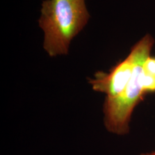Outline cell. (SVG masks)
Listing matches in <instances>:
<instances>
[{
    "instance_id": "cell-1",
    "label": "cell",
    "mask_w": 155,
    "mask_h": 155,
    "mask_svg": "<svg viewBox=\"0 0 155 155\" xmlns=\"http://www.w3.org/2000/svg\"><path fill=\"white\" fill-rule=\"evenodd\" d=\"M86 0H45L39 25L44 33L43 48L50 57L66 55L70 45L89 22Z\"/></svg>"
},
{
    "instance_id": "cell-2",
    "label": "cell",
    "mask_w": 155,
    "mask_h": 155,
    "mask_svg": "<svg viewBox=\"0 0 155 155\" xmlns=\"http://www.w3.org/2000/svg\"><path fill=\"white\" fill-rule=\"evenodd\" d=\"M154 40L149 35L133 47L130 52L134 58L133 74L121 94L113 98H105L103 106L104 125L110 133L125 135L129 132V122L136 106L143 100V64L150 56Z\"/></svg>"
},
{
    "instance_id": "cell-3",
    "label": "cell",
    "mask_w": 155,
    "mask_h": 155,
    "mask_svg": "<svg viewBox=\"0 0 155 155\" xmlns=\"http://www.w3.org/2000/svg\"><path fill=\"white\" fill-rule=\"evenodd\" d=\"M134 66L131 52L122 61L113 67L108 73L98 71L88 79L93 90L106 94V98H113L122 93L129 82Z\"/></svg>"
},
{
    "instance_id": "cell-4",
    "label": "cell",
    "mask_w": 155,
    "mask_h": 155,
    "mask_svg": "<svg viewBox=\"0 0 155 155\" xmlns=\"http://www.w3.org/2000/svg\"><path fill=\"white\" fill-rule=\"evenodd\" d=\"M143 86L145 94L155 93V77L148 75L144 72L143 76Z\"/></svg>"
},
{
    "instance_id": "cell-5",
    "label": "cell",
    "mask_w": 155,
    "mask_h": 155,
    "mask_svg": "<svg viewBox=\"0 0 155 155\" xmlns=\"http://www.w3.org/2000/svg\"><path fill=\"white\" fill-rule=\"evenodd\" d=\"M143 70L145 74L155 77V58L149 56L144 62Z\"/></svg>"
},
{
    "instance_id": "cell-6",
    "label": "cell",
    "mask_w": 155,
    "mask_h": 155,
    "mask_svg": "<svg viewBox=\"0 0 155 155\" xmlns=\"http://www.w3.org/2000/svg\"><path fill=\"white\" fill-rule=\"evenodd\" d=\"M139 155H155V150L152 151L150 152H145V153H141Z\"/></svg>"
}]
</instances>
